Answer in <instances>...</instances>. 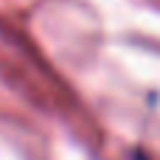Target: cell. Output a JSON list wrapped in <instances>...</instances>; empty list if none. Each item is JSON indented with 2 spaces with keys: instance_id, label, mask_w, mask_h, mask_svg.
<instances>
[{
  "instance_id": "6da1fadb",
  "label": "cell",
  "mask_w": 160,
  "mask_h": 160,
  "mask_svg": "<svg viewBox=\"0 0 160 160\" xmlns=\"http://www.w3.org/2000/svg\"><path fill=\"white\" fill-rule=\"evenodd\" d=\"M135 160H149V158H146L143 152H135Z\"/></svg>"
}]
</instances>
